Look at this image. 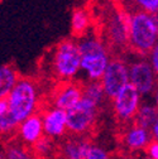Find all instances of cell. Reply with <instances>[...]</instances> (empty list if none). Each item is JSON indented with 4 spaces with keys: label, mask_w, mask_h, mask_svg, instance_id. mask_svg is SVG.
<instances>
[{
    "label": "cell",
    "mask_w": 158,
    "mask_h": 159,
    "mask_svg": "<svg viewBox=\"0 0 158 159\" xmlns=\"http://www.w3.org/2000/svg\"><path fill=\"white\" fill-rule=\"evenodd\" d=\"M158 42V14L137 10L128 15V44L139 54H148Z\"/></svg>",
    "instance_id": "obj_1"
},
{
    "label": "cell",
    "mask_w": 158,
    "mask_h": 159,
    "mask_svg": "<svg viewBox=\"0 0 158 159\" xmlns=\"http://www.w3.org/2000/svg\"><path fill=\"white\" fill-rule=\"evenodd\" d=\"M77 47L81 57L80 71L85 72L89 81H100L111 59L108 46L99 37L85 34Z\"/></svg>",
    "instance_id": "obj_2"
},
{
    "label": "cell",
    "mask_w": 158,
    "mask_h": 159,
    "mask_svg": "<svg viewBox=\"0 0 158 159\" xmlns=\"http://www.w3.org/2000/svg\"><path fill=\"white\" fill-rule=\"evenodd\" d=\"M7 102L9 114L18 124L38 112L39 95L35 82L27 77H19L7 97Z\"/></svg>",
    "instance_id": "obj_3"
},
{
    "label": "cell",
    "mask_w": 158,
    "mask_h": 159,
    "mask_svg": "<svg viewBox=\"0 0 158 159\" xmlns=\"http://www.w3.org/2000/svg\"><path fill=\"white\" fill-rule=\"evenodd\" d=\"M80 65L81 57L77 42L66 39L54 47L51 56V68L52 73L62 82L70 81L80 72Z\"/></svg>",
    "instance_id": "obj_4"
},
{
    "label": "cell",
    "mask_w": 158,
    "mask_h": 159,
    "mask_svg": "<svg viewBox=\"0 0 158 159\" xmlns=\"http://www.w3.org/2000/svg\"><path fill=\"white\" fill-rule=\"evenodd\" d=\"M96 117L97 106L81 98L73 107L66 111V131L75 138L87 135L95 126Z\"/></svg>",
    "instance_id": "obj_5"
},
{
    "label": "cell",
    "mask_w": 158,
    "mask_h": 159,
    "mask_svg": "<svg viewBox=\"0 0 158 159\" xmlns=\"http://www.w3.org/2000/svg\"><path fill=\"white\" fill-rule=\"evenodd\" d=\"M104 93L109 98H114L127 85H129L128 63L119 57H114L100 80Z\"/></svg>",
    "instance_id": "obj_6"
},
{
    "label": "cell",
    "mask_w": 158,
    "mask_h": 159,
    "mask_svg": "<svg viewBox=\"0 0 158 159\" xmlns=\"http://www.w3.org/2000/svg\"><path fill=\"white\" fill-rule=\"evenodd\" d=\"M128 76L129 84L141 96L151 95L158 84V78L154 75L147 58L135 59L128 65Z\"/></svg>",
    "instance_id": "obj_7"
},
{
    "label": "cell",
    "mask_w": 158,
    "mask_h": 159,
    "mask_svg": "<svg viewBox=\"0 0 158 159\" xmlns=\"http://www.w3.org/2000/svg\"><path fill=\"white\" fill-rule=\"evenodd\" d=\"M142 96L129 84L113 98V110L118 121L122 124H132L137 111L141 106Z\"/></svg>",
    "instance_id": "obj_8"
},
{
    "label": "cell",
    "mask_w": 158,
    "mask_h": 159,
    "mask_svg": "<svg viewBox=\"0 0 158 159\" xmlns=\"http://www.w3.org/2000/svg\"><path fill=\"white\" fill-rule=\"evenodd\" d=\"M82 98V85L77 82L66 81L58 85L52 95L51 106L63 111L73 107Z\"/></svg>",
    "instance_id": "obj_9"
},
{
    "label": "cell",
    "mask_w": 158,
    "mask_h": 159,
    "mask_svg": "<svg viewBox=\"0 0 158 159\" xmlns=\"http://www.w3.org/2000/svg\"><path fill=\"white\" fill-rule=\"evenodd\" d=\"M43 135L44 131H43L42 116L38 112L30 115L26 120L19 123L15 131V138L28 148H30L34 143H37Z\"/></svg>",
    "instance_id": "obj_10"
},
{
    "label": "cell",
    "mask_w": 158,
    "mask_h": 159,
    "mask_svg": "<svg viewBox=\"0 0 158 159\" xmlns=\"http://www.w3.org/2000/svg\"><path fill=\"white\" fill-rule=\"evenodd\" d=\"M44 135L52 138L53 140L62 138L66 134V111L48 106L41 114Z\"/></svg>",
    "instance_id": "obj_11"
},
{
    "label": "cell",
    "mask_w": 158,
    "mask_h": 159,
    "mask_svg": "<svg viewBox=\"0 0 158 159\" xmlns=\"http://www.w3.org/2000/svg\"><path fill=\"white\" fill-rule=\"evenodd\" d=\"M152 139L151 130L143 129L141 126H137L133 123L129 125H125L124 130L120 134V140L122 143L130 150L135 152L143 149Z\"/></svg>",
    "instance_id": "obj_12"
},
{
    "label": "cell",
    "mask_w": 158,
    "mask_h": 159,
    "mask_svg": "<svg viewBox=\"0 0 158 159\" xmlns=\"http://www.w3.org/2000/svg\"><path fill=\"white\" fill-rule=\"evenodd\" d=\"M108 39L116 47L128 44V15L115 13L108 22Z\"/></svg>",
    "instance_id": "obj_13"
},
{
    "label": "cell",
    "mask_w": 158,
    "mask_h": 159,
    "mask_svg": "<svg viewBox=\"0 0 158 159\" xmlns=\"http://www.w3.org/2000/svg\"><path fill=\"white\" fill-rule=\"evenodd\" d=\"M19 80L18 71L12 65L0 66V100L7 98Z\"/></svg>",
    "instance_id": "obj_14"
},
{
    "label": "cell",
    "mask_w": 158,
    "mask_h": 159,
    "mask_svg": "<svg viewBox=\"0 0 158 159\" xmlns=\"http://www.w3.org/2000/svg\"><path fill=\"white\" fill-rule=\"evenodd\" d=\"M157 117H158V110L154 105L141 104L134 120H133V124L137 126H141L143 129L151 130V128L153 126V124L157 120Z\"/></svg>",
    "instance_id": "obj_15"
},
{
    "label": "cell",
    "mask_w": 158,
    "mask_h": 159,
    "mask_svg": "<svg viewBox=\"0 0 158 159\" xmlns=\"http://www.w3.org/2000/svg\"><path fill=\"white\" fill-rule=\"evenodd\" d=\"M4 150L7 154V159H35L30 148L21 143L15 136L9 139L4 144Z\"/></svg>",
    "instance_id": "obj_16"
},
{
    "label": "cell",
    "mask_w": 158,
    "mask_h": 159,
    "mask_svg": "<svg viewBox=\"0 0 158 159\" xmlns=\"http://www.w3.org/2000/svg\"><path fill=\"white\" fill-rule=\"evenodd\" d=\"M30 150L35 159H48L51 155L57 154V145L52 138L43 135L37 143L30 147Z\"/></svg>",
    "instance_id": "obj_17"
},
{
    "label": "cell",
    "mask_w": 158,
    "mask_h": 159,
    "mask_svg": "<svg viewBox=\"0 0 158 159\" xmlns=\"http://www.w3.org/2000/svg\"><path fill=\"white\" fill-rule=\"evenodd\" d=\"M105 93L100 81H89L82 85V98L92 102L95 106H100L105 100Z\"/></svg>",
    "instance_id": "obj_18"
},
{
    "label": "cell",
    "mask_w": 158,
    "mask_h": 159,
    "mask_svg": "<svg viewBox=\"0 0 158 159\" xmlns=\"http://www.w3.org/2000/svg\"><path fill=\"white\" fill-rule=\"evenodd\" d=\"M91 24L89 13L85 9H75L71 16V28L75 35H85Z\"/></svg>",
    "instance_id": "obj_19"
},
{
    "label": "cell",
    "mask_w": 158,
    "mask_h": 159,
    "mask_svg": "<svg viewBox=\"0 0 158 159\" xmlns=\"http://www.w3.org/2000/svg\"><path fill=\"white\" fill-rule=\"evenodd\" d=\"M18 123L12 117V115L9 114V111L7 114H4L3 116H0V136H12L15 134L16 128H18Z\"/></svg>",
    "instance_id": "obj_20"
},
{
    "label": "cell",
    "mask_w": 158,
    "mask_h": 159,
    "mask_svg": "<svg viewBox=\"0 0 158 159\" xmlns=\"http://www.w3.org/2000/svg\"><path fill=\"white\" fill-rule=\"evenodd\" d=\"M142 11L148 14H158V0H133Z\"/></svg>",
    "instance_id": "obj_21"
},
{
    "label": "cell",
    "mask_w": 158,
    "mask_h": 159,
    "mask_svg": "<svg viewBox=\"0 0 158 159\" xmlns=\"http://www.w3.org/2000/svg\"><path fill=\"white\" fill-rule=\"evenodd\" d=\"M148 62H149V65H151V67H152V70H153V72H154V75L157 76V78H158V42L153 46V48L148 52Z\"/></svg>",
    "instance_id": "obj_22"
},
{
    "label": "cell",
    "mask_w": 158,
    "mask_h": 159,
    "mask_svg": "<svg viewBox=\"0 0 158 159\" xmlns=\"http://www.w3.org/2000/svg\"><path fill=\"white\" fill-rule=\"evenodd\" d=\"M86 159H110L109 155L105 153V150H103L101 148L91 145L87 153V158Z\"/></svg>",
    "instance_id": "obj_23"
},
{
    "label": "cell",
    "mask_w": 158,
    "mask_h": 159,
    "mask_svg": "<svg viewBox=\"0 0 158 159\" xmlns=\"http://www.w3.org/2000/svg\"><path fill=\"white\" fill-rule=\"evenodd\" d=\"M143 152L152 159H158V140L151 139V142L143 148Z\"/></svg>",
    "instance_id": "obj_24"
},
{
    "label": "cell",
    "mask_w": 158,
    "mask_h": 159,
    "mask_svg": "<svg viewBox=\"0 0 158 159\" xmlns=\"http://www.w3.org/2000/svg\"><path fill=\"white\" fill-rule=\"evenodd\" d=\"M113 159H134L132 157L130 153H127V152H123V150H119L113 154Z\"/></svg>",
    "instance_id": "obj_25"
},
{
    "label": "cell",
    "mask_w": 158,
    "mask_h": 159,
    "mask_svg": "<svg viewBox=\"0 0 158 159\" xmlns=\"http://www.w3.org/2000/svg\"><path fill=\"white\" fill-rule=\"evenodd\" d=\"M151 134H152V139L158 140V117H157L156 123L153 124V126L151 128Z\"/></svg>",
    "instance_id": "obj_26"
},
{
    "label": "cell",
    "mask_w": 158,
    "mask_h": 159,
    "mask_svg": "<svg viewBox=\"0 0 158 159\" xmlns=\"http://www.w3.org/2000/svg\"><path fill=\"white\" fill-rule=\"evenodd\" d=\"M7 112H8V102L7 98H3V100H0V116H3Z\"/></svg>",
    "instance_id": "obj_27"
},
{
    "label": "cell",
    "mask_w": 158,
    "mask_h": 159,
    "mask_svg": "<svg viewBox=\"0 0 158 159\" xmlns=\"http://www.w3.org/2000/svg\"><path fill=\"white\" fill-rule=\"evenodd\" d=\"M130 154H132V157H133L134 159H152V158H149L148 155H142L141 153H138V150L130 152Z\"/></svg>",
    "instance_id": "obj_28"
},
{
    "label": "cell",
    "mask_w": 158,
    "mask_h": 159,
    "mask_svg": "<svg viewBox=\"0 0 158 159\" xmlns=\"http://www.w3.org/2000/svg\"><path fill=\"white\" fill-rule=\"evenodd\" d=\"M153 93H154V101H156V105H154V106H156L157 110H158V84H157V86H156Z\"/></svg>",
    "instance_id": "obj_29"
},
{
    "label": "cell",
    "mask_w": 158,
    "mask_h": 159,
    "mask_svg": "<svg viewBox=\"0 0 158 159\" xmlns=\"http://www.w3.org/2000/svg\"><path fill=\"white\" fill-rule=\"evenodd\" d=\"M0 159H7V154H5L4 147H0Z\"/></svg>",
    "instance_id": "obj_30"
},
{
    "label": "cell",
    "mask_w": 158,
    "mask_h": 159,
    "mask_svg": "<svg viewBox=\"0 0 158 159\" xmlns=\"http://www.w3.org/2000/svg\"><path fill=\"white\" fill-rule=\"evenodd\" d=\"M0 2H3V0H0Z\"/></svg>",
    "instance_id": "obj_31"
}]
</instances>
